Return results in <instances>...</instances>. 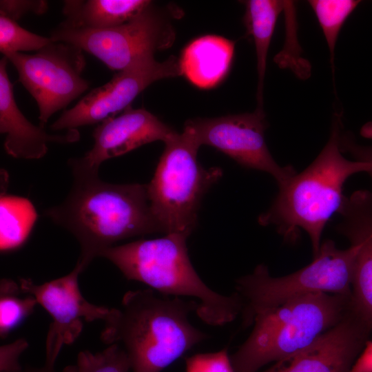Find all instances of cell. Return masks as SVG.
<instances>
[{
  "label": "cell",
  "mask_w": 372,
  "mask_h": 372,
  "mask_svg": "<svg viewBox=\"0 0 372 372\" xmlns=\"http://www.w3.org/2000/svg\"><path fill=\"white\" fill-rule=\"evenodd\" d=\"M68 164L73 178L70 191L44 215L76 238L78 261L85 268L118 241L163 233L150 208L147 185L107 183L99 178V171L69 161Z\"/></svg>",
  "instance_id": "obj_1"
},
{
  "label": "cell",
  "mask_w": 372,
  "mask_h": 372,
  "mask_svg": "<svg viewBox=\"0 0 372 372\" xmlns=\"http://www.w3.org/2000/svg\"><path fill=\"white\" fill-rule=\"evenodd\" d=\"M198 303L158 296L152 289L129 291L104 321L102 342L121 344L133 372H161L208 336L189 321Z\"/></svg>",
  "instance_id": "obj_2"
},
{
  "label": "cell",
  "mask_w": 372,
  "mask_h": 372,
  "mask_svg": "<svg viewBox=\"0 0 372 372\" xmlns=\"http://www.w3.org/2000/svg\"><path fill=\"white\" fill-rule=\"evenodd\" d=\"M342 132L341 119L335 116L329 140L319 154L303 171L278 186L273 203L258 218L260 225L275 226L290 243L296 242L301 231H304L311 240L313 257L320 250L327 223L343 203L344 183L369 168L368 163L343 155Z\"/></svg>",
  "instance_id": "obj_3"
},
{
  "label": "cell",
  "mask_w": 372,
  "mask_h": 372,
  "mask_svg": "<svg viewBox=\"0 0 372 372\" xmlns=\"http://www.w3.org/2000/svg\"><path fill=\"white\" fill-rule=\"evenodd\" d=\"M187 237L168 234L141 239L109 247L99 257L110 261L127 280L143 282L163 295L197 298L196 313L208 324L233 321L242 310L240 296L236 292L221 295L203 281L190 261Z\"/></svg>",
  "instance_id": "obj_4"
},
{
  "label": "cell",
  "mask_w": 372,
  "mask_h": 372,
  "mask_svg": "<svg viewBox=\"0 0 372 372\" xmlns=\"http://www.w3.org/2000/svg\"><path fill=\"white\" fill-rule=\"evenodd\" d=\"M351 298L311 293L256 315L250 335L230 356L234 371L257 372L309 346L342 319Z\"/></svg>",
  "instance_id": "obj_5"
},
{
  "label": "cell",
  "mask_w": 372,
  "mask_h": 372,
  "mask_svg": "<svg viewBox=\"0 0 372 372\" xmlns=\"http://www.w3.org/2000/svg\"><path fill=\"white\" fill-rule=\"evenodd\" d=\"M165 145L154 176L146 184L150 208L163 234L189 236L196 227L203 196L223 171L199 163L200 147L185 130Z\"/></svg>",
  "instance_id": "obj_6"
},
{
  "label": "cell",
  "mask_w": 372,
  "mask_h": 372,
  "mask_svg": "<svg viewBox=\"0 0 372 372\" xmlns=\"http://www.w3.org/2000/svg\"><path fill=\"white\" fill-rule=\"evenodd\" d=\"M355 255V246L341 249L327 239L310 264L291 274L273 277L265 265H258L236 281L243 324L249 326L256 315L303 296L327 293L351 297Z\"/></svg>",
  "instance_id": "obj_7"
},
{
  "label": "cell",
  "mask_w": 372,
  "mask_h": 372,
  "mask_svg": "<svg viewBox=\"0 0 372 372\" xmlns=\"http://www.w3.org/2000/svg\"><path fill=\"white\" fill-rule=\"evenodd\" d=\"M54 42L74 45L92 54L111 70L121 71L140 59L169 48L175 31L168 12L152 2L130 21L105 30L79 29L59 24L52 30Z\"/></svg>",
  "instance_id": "obj_8"
},
{
  "label": "cell",
  "mask_w": 372,
  "mask_h": 372,
  "mask_svg": "<svg viewBox=\"0 0 372 372\" xmlns=\"http://www.w3.org/2000/svg\"><path fill=\"white\" fill-rule=\"evenodd\" d=\"M83 52L74 45L52 41L32 54L3 56L14 66L19 81L36 101L40 126L44 127L54 114L89 88V82L82 77L86 64Z\"/></svg>",
  "instance_id": "obj_9"
},
{
  "label": "cell",
  "mask_w": 372,
  "mask_h": 372,
  "mask_svg": "<svg viewBox=\"0 0 372 372\" xmlns=\"http://www.w3.org/2000/svg\"><path fill=\"white\" fill-rule=\"evenodd\" d=\"M267 123L264 112L187 121L184 126L199 147L209 145L225 154L240 165L266 172L280 186L296 172L291 165L280 166L271 156L265 138Z\"/></svg>",
  "instance_id": "obj_10"
},
{
  "label": "cell",
  "mask_w": 372,
  "mask_h": 372,
  "mask_svg": "<svg viewBox=\"0 0 372 372\" xmlns=\"http://www.w3.org/2000/svg\"><path fill=\"white\" fill-rule=\"evenodd\" d=\"M180 75L179 59L174 56L163 62L154 56L140 59L118 71L107 83L92 90L73 107L65 110L50 129L67 131L100 123L130 107L153 83Z\"/></svg>",
  "instance_id": "obj_11"
},
{
  "label": "cell",
  "mask_w": 372,
  "mask_h": 372,
  "mask_svg": "<svg viewBox=\"0 0 372 372\" xmlns=\"http://www.w3.org/2000/svg\"><path fill=\"white\" fill-rule=\"evenodd\" d=\"M85 269L77 260L69 273L43 284L30 278L19 280L23 292L33 296L52 318L45 341L46 362L55 364L63 347L73 343L80 335L83 320L105 321L110 316L111 309L91 303L82 295L79 277Z\"/></svg>",
  "instance_id": "obj_12"
},
{
  "label": "cell",
  "mask_w": 372,
  "mask_h": 372,
  "mask_svg": "<svg viewBox=\"0 0 372 372\" xmlns=\"http://www.w3.org/2000/svg\"><path fill=\"white\" fill-rule=\"evenodd\" d=\"M371 331L351 305L342 319L312 344L262 372H351Z\"/></svg>",
  "instance_id": "obj_13"
},
{
  "label": "cell",
  "mask_w": 372,
  "mask_h": 372,
  "mask_svg": "<svg viewBox=\"0 0 372 372\" xmlns=\"http://www.w3.org/2000/svg\"><path fill=\"white\" fill-rule=\"evenodd\" d=\"M177 132L143 108L131 106L118 116L99 123L92 132V147L79 158L68 161L92 170L99 171L105 161L128 153L154 141L164 143Z\"/></svg>",
  "instance_id": "obj_14"
},
{
  "label": "cell",
  "mask_w": 372,
  "mask_h": 372,
  "mask_svg": "<svg viewBox=\"0 0 372 372\" xmlns=\"http://www.w3.org/2000/svg\"><path fill=\"white\" fill-rule=\"evenodd\" d=\"M338 214L337 230L356 247L351 307L372 327V192L360 189L346 196Z\"/></svg>",
  "instance_id": "obj_15"
},
{
  "label": "cell",
  "mask_w": 372,
  "mask_h": 372,
  "mask_svg": "<svg viewBox=\"0 0 372 372\" xmlns=\"http://www.w3.org/2000/svg\"><path fill=\"white\" fill-rule=\"evenodd\" d=\"M8 60L0 61V132L6 134L3 146L8 154L20 159H39L48 152L50 143L68 144L76 142L80 133L70 130L62 134H49L44 127L32 123L18 107L13 85L8 72Z\"/></svg>",
  "instance_id": "obj_16"
},
{
  "label": "cell",
  "mask_w": 372,
  "mask_h": 372,
  "mask_svg": "<svg viewBox=\"0 0 372 372\" xmlns=\"http://www.w3.org/2000/svg\"><path fill=\"white\" fill-rule=\"evenodd\" d=\"M235 43L217 35H205L190 42L179 59L182 75L195 86L208 89L227 74Z\"/></svg>",
  "instance_id": "obj_17"
},
{
  "label": "cell",
  "mask_w": 372,
  "mask_h": 372,
  "mask_svg": "<svg viewBox=\"0 0 372 372\" xmlns=\"http://www.w3.org/2000/svg\"><path fill=\"white\" fill-rule=\"evenodd\" d=\"M148 0H66L65 20L60 24L72 28L105 30L122 25L143 11Z\"/></svg>",
  "instance_id": "obj_18"
},
{
  "label": "cell",
  "mask_w": 372,
  "mask_h": 372,
  "mask_svg": "<svg viewBox=\"0 0 372 372\" xmlns=\"http://www.w3.org/2000/svg\"><path fill=\"white\" fill-rule=\"evenodd\" d=\"M243 17L248 34L254 42L258 74L256 110L264 112L263 90L267 54L279 14L285 9L287 1L277 0H249Z\"/></svg>",
  "instance_id": "obj_19"
},
{
  "label": "cell",
  "mask_w": 372,
  "mask_h": 372,
  "mask_svg": "<svg viewBox=\"0 0 372 372\" xmlns=\"http://www.w3.org/2000/svg\"><path fill=\"white\" fill-rule=\"evenodd\" d=\"M0 249L2 253L21 247L37 220V213L25 198L1 194L0 199Z\"/></svg>",
  "instance_id": "obj_20"
},
{
  "label": "cell",
  "mask_w": 372,
  "mask_h": 372,
  "mask_svg": "<svg viewBox=\"0 0 372 372\" xmlns=\"http://www.w3.org/2000/svg\"><path fill=\"white\" fill-rule=\"evenodd\" d=\"M38 304L31 294L23 292L19 282L10 278L0 282V337L4 339L30 316Z\"/></svg>",
  "instance_id": "obj_21"
},
{
  "label": "cell",
  "mask_w": 372,
  "mask_h": 372,
  "mask_svg": "<svg viewBox=\"0 0 372 372\" xmlns=\"http://www.w3.org/2000/svg\"><path fill=\"white\" fill-rule=\"evenodd\" d=\"M357 0H311L309 3L315 13L327 41L333 73L336 41L342 27L360 4Z\"/></svg>",
  "instance_id": "obj_22"
},
{
  "label": "cell",
  "mask_w": 372,
  "mask_h": 372,
  "mask_svg": "<svg viewBox=\"0 0 372 372\" xmlns=\"http://www.w3.org/2000/svg\"><path fill=\"white\" fill-rule=\"evenodd\" d=\"M75 368L76 372H129L131 364L124 349L112 344L96 353L80 351Z\"/></svg>",
  "instance_id": "obj_23"
},
{
  "label": "cell",
  "mask_w": 372,
  "mask_h": 372,
  "mask_svg": "<svg viewBox=\"0 0 372 372\" xmlns=\"http://www.w3.org/2000/svg\"><path fill=\"white\" fill-rule=\"evenodd\" d=\"M52 41L21 27L17 21L0 15V51L4 55L38 51Z\"/></svg>",
  "instance_id": "obj_24"
},
{
  "label": "cell",
  "mask_w": 372,
  "mask_h": 372,
  "mask_svg": "<svg viewBox=\"0 0 372 372\" xmlns=\"http://www.w3.org/2000/svg\"><path fill=\"white\" fill-rule=\"evenodd\" d=\"M185 364L186 372H235L227 348L195 354L186 358Z\"/></svg>",
  "instance_id": "obj_25"
},
{
  "label": "cell",
  "mask_w": 372,
  "mask_h": 372,
  "mask_svg": "<svg viewBox=\"0 0 372 372\" xmlns=\"http://www.w3.org/2000/svg\"><path fill=\"white\" fill-rule=\"evenodd\" d=\"M48 9V3L43 0H1L0 15L15 21L28 13L43 14Z\"/></svg>",
  "instance_id": "obj_26"
},
{
  "label": "cell",
  "mask_w": 372,
  "mask_h": 372,
  "mask_svg": "<svg viewBox=\"0 0 372 372\" xmlns=\"http://www.w3.org/2000/svg\"><path fill=\"white\" fill-rule=\"evenodd\" d=\"M28 347L24 338L1 345L0 347V372H21L19 362L21 355Z\"/></svg>",
  "instance_id": "obj_27"
},
{
  "label": "cell",
  "mask_w": 372,
  "mask_h": 372,
  "mask_svg": "<svg viewBox=\"0 0 372 372\" xmlns=\"http://www.w3.org/2000/svg\"><path fill=\"white\" fill-rule=\"evenodd\" d=\"M340 147L343 153L347 152L354 159L369 163L367 173L372 179V145H362L358 143L353 135L349 132H342Z\"/></svg>",
  "instance_id": "obj_28"
},
{
  "label": "cell",
  "mask_w": 372,
  "mask_h": 372,
  "mask_svg": "<svg viewBox=\"0 0 372 372\" xmlns=\"http://www.w3.org/2000/svg\"><path fill=\"white\" fill-rule=\"evenodd\" d=\"M351 372H372V341L366 343Z\"/></svg>",
  "instance_id": "obj_29"
},
{
  "label": "cell",
  "mask_w": 372,
  "mask_h": 372,
  "mask_svg": "<svg viewBox=\"0 0 372 372\" xmlns=\"http://www.w3.org/2000/svg\"><path fill=\"white\" fill-rule=\"evenodd\" d=\"M25 372H56L54 369V364L45 362L43 366L41 367H29ZM61 372H76L75 365H70L65 367Z\"/></svg>",
  "instance_id": "obj_30"
},
{
  "label": "cell",
  "mask_w": 372,
  "mask_h": 372,
  "mask_svg": "<svg viewBox=\"0 0 372 372\" xmlns=\"http://www.w3.org/2000/svg\"><path fill=\"white\" fill-rule=\"evenodd\" d=\"M360 133L363 137L372 138V121L362 127Z\"/></svg>",
  "instance_id": "obj_31"
}]
</instances>
